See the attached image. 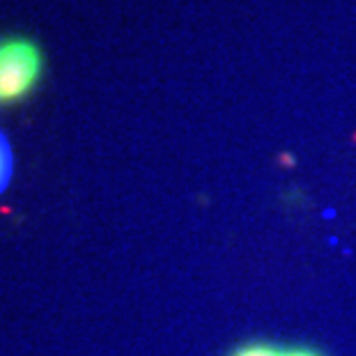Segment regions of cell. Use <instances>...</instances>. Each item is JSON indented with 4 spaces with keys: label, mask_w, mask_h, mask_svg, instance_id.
Masks as SVG:
<instances>
[{
    "label": "cell",
    "mask_w": 356,
    "mask_h": 356,
    "mask_svg": "<svg viewBox=\"0 0 356 356\" xmlns=\"http://www.w3.org/2000/svg\"><path fill=\"white\" fill-rule=\"evenodd\" d=\"M44 51L28 37L0 40V106L24 102L40 86Z\"/></svg>",
    "instance_id": "1"
},
{
    "label": "cell",
    "mask_w": 356,
    "mask_h": 356,
    "mask_svg": "<svg viewBox=\"0 0 356 356\" xmlns=\"http://www.w3.org/2000/svg\"><path fill=\"white\" fill-rule=\"evenodd\" d=\"M283 345L271 343V340H246L237 345L228 356H280Z\"/></svg>",
    "instance_id": "2"
},
{
    "label": "cell",
    "mask_w": 356,
    "mask_h": 356,
    "mask_svg": "<svg viewBox=\"0 0 356 356\" xmlns=\"http://www.w3.org/2000/svg\"><path fill=\"white\" fill-rule=\"evenodd\" d=\"M12 175V147L10 140L5 138V134L0 131V191L7 186Z\"/></svg>",
    "instance_id": "3"
},
{
    "label": "cell",
    "mask_w": 356,
    "mask_h": 356,
    "mask_svg": "<svg viewBox=\"0 0 356 356\" xmlns=\"http://www.w3.org/2000/svg\"><path fill=\"white\" fill-rule=\"evenodd\" d=\"M280 356H327L313 345H283Z\"/></svg>",
    "instance_id": "4"
}]
</instances>
